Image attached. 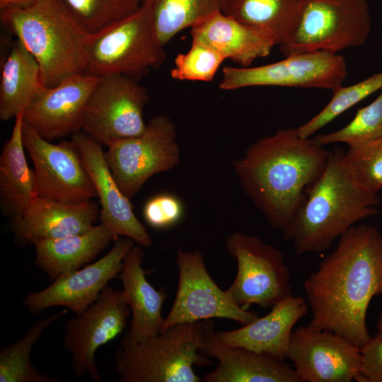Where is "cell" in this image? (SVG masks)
I'll return each instance as SVG.
<instances>
[{"label":"cell","mask_w":382,"mask_h":382,"mask_svg":"<svg viewBox=\"0 0 382 382\" xmlns=\"http://www.w3.org/2000/svg\"><path fill=\"white\" fill-rule=\"evenodd\" d=\"M309 324L333 332L360 349L371 336L366 314L382 297V235L372 225L353 226L303 283Z\"/></svg>","instance_id":"6da1fadb"},{"label":"cell","mask_w":382,"mask_h":382,"mask_svg":"<svg viewBox=\"0 0 382 382\" xmlns=\"http://www.w3.org/2000/svg\"><path fill=\"white\" fill-rule=\"evenodd\" d=\"M330 151L296 128L279 129L252 144L233 163L240 185L268 223L283 231L318 179Z\"/></svg>","instance_id":"7a4b0ae2"},{"label":"cell","mask_w":382,"mask_h":382,"mask_svg":"<svg viewBox=\"0 0 382 382\" xmlns=\"http://www.w3.org/2000/svg\"><path fill=\"white\" fill-rule=\"evenodd\" d=\"M343 154L340 149L330 151L322 174L282 231L296 255L326 251L357 222L378 212L377 195L359 185L347 168Z\"/></svg>","instance_id":"3957f363"},{"label":"cell","mask_w":382,"mask_h":382,"mask_svg":"<svg viewBox=\"0 0 382 382\" xmlns=\"http://www.w3.org/2000/svg\"><path fill=\"white\" fill-rule=\"evenodd\" d=\"M1 22L37 61L42 83L86 73L88 34L60 0H31L1 10Z\"/></svg>","instance_id":"277c9868"},{"label":"cell","mask_w":382,"mask_h":382,"mask_svg":"<svg viewBox=\"0 0 382 382\" xmlns=\"http://www.w3.org/2000/svg\"><path fill=\"white\" fill-rule=\"evenodd\" d=\"M209 358L199 352L196 322L178 323L141 341L125 334L115 370L120 382H199L193 368L211 364Z\"/></svg>","instance_id":"5b68a950"},{"label":"cell","mask_w":382,"mask_h":382,"mask_svg":"<svg viewBox=\"0 0 382 382\" xmlns=\"http://www.w3.org/2000/svg\"><path fill=\"white\" fill-rule=\"evenodd\" d=\"M371 21L367 0H303L297 23L279 45L285 56L358 47L368 40Z\"/></svg>","instance_id":"8992f818"},{"label":"cell","mask_w":382,"mask_h":382,"mask_svg":"<svg viewBox=\"0 0 382 382\" xmlns=\"http://www.w3.org/2000/svg\"><path fill=\"white\" fill-rule=\"evenodd\" d=\"M166 58L144 10L92 36L86 73L125 75L137 81L161 66Z\"/></svg>","instance_id":"52a82bcc"},{"label":"cell","mask_w":382,"mask_h":382,"mask_svg":"<svg viewBox=\"0 0 382 382\" xmlns=\"http://www.w3.org/2000/svg\"><path fill=\"white\" fill-rule=\"evenodd\" d=\"M176 126L165 115L152 117L141 134L112 141L104 152L123 194L131 199L152 175L171 170L180 160Z\"/></svg>","instance_id":"ba28073f"},{"label":"cell","mask_w":382,"mask_h":382,"mask_svg":"<svg viewBox=\"0 0 382 382\" xmlns=\"http://www.w3.org/2000/svg\"><path fill=\"white\" fill-rule=\"evenodd\" d=\"M226 245L237 262L236 275L226 290L236 304L272 308L292 296L290 271L278 248L240 231L231 234Z\"/></svg>","instance_id":"9c48e42d"},{"label":"cell","mask_w":382,"mask_h":382,"mask_svg":"<svg viewBox=\"0 0 382 382\" xmlns=\"http://www.w3.org/2000/svg\"><path fill=\"white\" fill-rule=\"evenodd\" d=\"M138 81L120 74L100 76L86 105L81 131L106 147L115 140L141 134L149 96Z\"/></svg>","instance_id":"30bf717a"},{"label":"cell","mask_w":382,"mask_h":382,"mask_svg":"<svg viewBox=\"0 0 382 382\" xmlns=\"http://www.w3.org/2000/svg\"><path fill=\"white\" fill-rule=\"evenodd\" d=\"M178 284L172 307L164 318L161 332L178 323L211 318H227L246 325L257 318L255 312L236 304L213 280L202 253L178 250L176 256Z\"/></svg>","instance_id":"8fae6325"},{"label":"cell","mask_w":382,"mask_h":382,"mask_svg":"<svg viewBox=\"0 0 382 382\" xmlns=\"http://www.w3.org/2000/svg\"><path fill=\"white\" fill-rule=\"evenodd\" d=\"M347 74V64L342 56L317 51L289 55L277 62L260 66H225L219 87L230 91L269 86L332 91L342 86Z\"/></svg>","instance_id":"7c38bea8"},{"label":"cell","mask_w":382,"mask_h":382,"mask_svg":"<svg viewBox=\"0 0 382 382\" xmlns=\"http://www.w3.org/2000/svg\"><path fill=\"white\" fill-rule=\"evenodd\" d=\"M130 315L123 290L107 284L83 313L67 321L62 347L71 355V369L76 377L88 374L93 381L100 382L96 352L124 331Z\"/></svg>","instance_id":"4fadbf2b"},{"label":"cell","mask_w":382,"mask_h":382,"mask_svg":"<svg viewBox=\"0 0 382 382\" xmlns=\"http://www.w3.org/2000/svg\"><path fill=\"white\" fill-rule=\"evenodd\" d=\"M23 140L34 165L37 197L69 204L97 197L81 154L71 141L52 144L24 123Z\"/></svg>","instance_id":"5bb4252c"},{"label":"cell","mask_w":382,"mask_h":382,"mask_svg":"<svg viewBox=\"0 0 382 382\" xmlns=\"http://www.w3.org/2000/svg\"><path fill=\"white\" fill-rule=\"evenodd\" d=\"M286 359L300 382L359 381L360 350L342 336L310 324L292 331Z\"/></svg>","instance_id":"9a60e30c"},{"label":"cell","mask_w":382,"mask_h":382,"mask_svg":"<svg viewBox=\"0 0 382 382\" xmlns=\"http://www.w3.org/2000/svg\"><path fill=\"white\" fill-rule=\"evenodd\" d=\"M134 245L129 238H118L111 250L98 260L59 277L40 291L29 293L22 303L32 314L53 306H64L76 315L83 313L108 282L118 277L123 260Z\"/></svg>","instance_id":"2e32d148"},{"label":"cell","mask_w":382,"mask_h":382,"mask_svg":"<svg viewBox=\"0 0 382 382\" xmlns=\"http://www.w3.org/2000/svg\"><path fill=\"white\" fill-rule=\"evenodd\" d=\"M100 77L81 73L53 87L41 84L23 110V123L50 141L81 131L86 105Z\"/></svg>","instance_id":"e0dca14e"},{"label":"cell","mask_w":382,"mask_h":382,"mask_svg":"<svg viewBox=\"0 0 382 382\" xmlns=\"http://www.w3.org/2000/svg\"><path fill=\"white\" fill-rule=\"evenodd\" d=\"M83 165L95 186L100 205L99 219L117 239L127 237L143 246L152 245L146 227L117 184L105 158L102 145L83 131L71 135Z\"/></svg>","instance_id":"ac0fdd59"},{"label":"cell","mask_w":382,"mask_h":382,"mask_svg":"<svg viewBox=\"0 0 382 382\" xmlns=\"http://www.w3.org/2000/svg\"><path fill=\"white\" fill-rule=\"evenodd\" d=\"M199 352L218 361L204 382H300L284 360L243 347H231L217 337L210 319L196 322Z\"/></svg>","instance_id":"d6986e66"},{"label":"cell","mask_w":382,"mask_h":382,"mask_svg":"<svg viewBox=\"0 0 382 382\" xmlns=\"http://www.w3.org/2000/svg\"><path fill=\"white\" fill-rule=\"evenodd\" d=\"M99 214L92 200L69 204L37 197L21 216L13 219L11 230L19 244L34 245L83 233L95 226Z\"/></svg>","instance_id":"ffe728a7"},{"label":"cell","mask_w":382,"mask_h":382,"mask_svg":"<svg viewBox=\"0 0 382 382\" xmlns=\"http://www.w3.org/2000/svg\"><path fill=\"white\" fill-rule=\"evenodd\" d=\"M308 308L306 299L292 295L272 306L267 315L238 329L216 334L228 346L243 347L284 360L294 326Z\"/></svg>","instance_id":"44dd1931"},{"label":"cell","mask_w":382,"mask_h":382,"mask_svg":"<svg viewBox=\"0 0 382 382\" xmlns=\"http://www.w3.org/2000/svg\"><path fill=\"white\" fill-rule=\"evenodd\" d=\"M192 41L204 43L226 59L248 67L255 59L270 54L277 45L266 31L245 25L217 11L190 28Z\"/></svg>","instance_id":"7402d4cb"},{"label":"cell","mask_w":382,"mask_h":382,"mask_svg":"<svg viewBox=\"0 0 382 382\" xmlns=\"http://www.w3.org/2000/svg\"><path fill=\"white\" fill-rule=\"evenodd\" d=\"M144 257L141 246L134 245L126 254L118 275L132 314L125 335L134 341L158 335L165 318L162 307L167 293L164 288L157 290L146 279L141 266Z\"/></svg>","instance_id":"603a6c76"},{"label":"cell","mask_w":382,"mask_h":382,"mask_svg":"<svg viewBox=\"0 0 382 382\" xmlns=\"http://www.w3.org/2000/svg\"><path fill=\"white\" fill-rule=\"evenodd\" d=\"M116 238L102 224L59 238L37 241L34 263L50 281L89 264Z\"/></svg>","instance_id":"cb8c5ba5"},{"label":"cell","mask_w":382,"mask_h":382,"mask_svg":"<svg viewBox=\"0 0 382 382\" xmlns=\"http://www.w3.org/2000/svg\"><path fill=\"white\" fill-rule=\"evenodd\" d=\"M23 113L15 118L0 156V203L13 219L21 216L37 197L34 170L28 166L23 140Z\"/></svg>","instance_id":"d4e9b609"},{"label":"cell","mask_w":382,"mask_h":382,"mask_svg":"<svg viewBox=\"0 0 382 382\" xmlns=\"http://www.w3.org/2000/svg\"><path fill=\"white\" fill-rule=\"evenodd\" d=\"M0 119H15L42 84L39 65L18 40L1 64Z\"/></svg>","instance_id":"484cf974"},{"label":"cell","mask_w":382,"mask_h":382,"mask_svg":"<svg viewBox=\"0 0 382 382\" xmlns=\"http://www.w3.org/2000/svg\"><path fill=\"white\" fill-rule=\"evenodd\" d=\"M303 0H224L221 12L251 27L268 33L277 45L291 36Z\"/></svg>","instance_id":"4316f807"},{"label":"cell","mask_w":382,"mask_h":382,"mask_svg":"<svg viewBox=\"0 0 382 382\" xmlns=\"http://www.w3.org/2000/svg\"><path fill=\"white\" fill-rule=\"evenodd\" d=\"M224 0H141L158 42L163 47L178 33L221 11Z\"/></svg>","instance_id":"83f0119b"},{"label":"cell","mask_w":382,"mask_h":382,"mask_svg":"<svg viewBox=\"0 0 382 382\" xmlns=\"http://www.w3.org/2000/svg\"><path fill=\"white\" fill-rule=\"evenodd\" d=\"M67 313L64 309L35 321L25 335L0 349V382H59V378L41 373L31 361V350L42 332Z\"/></svg>","instance_id":"f1b7e54d"},{"label":"cell","mask_w":382,"mask_h":382,"mask_svg":"<svg viewBox=\"0 0 382 382\" xmlns=\"http://www.w3.org/2000/svg\"><path fill=\"white\" fill-rule=\"evenodd\" d=\"M90 35L100 34L136 13L141 0H60Z\"/></svg>","instance_id":"f546056e"},{"label":"cell","mask_w":382,"mask_h":382,"mask_svg":"<svg viewBox=\"0 0 382 382\" xmlns=\"http://www.w3.org/2000/svg\"><path fill=\"white\" fill-rule=\"evenodd\" d=\"M382 89V71L351 86H342L332 91L329 103L317 115L297 127L299 135L310 138L342 113L374 92Z\"/></svg>","instance_id":"4dcf8cb0"},{"label":"cell","mask_w":382,"mask_h":382,"mask_svg":"<svg viewBox=\"0 0 382 382\" xmlns=\"http://www.w3.org/2000/svg\"><path fill=\"white\" fill-rule=\"evenodd\" d=\"M382 138V89L377 98L360 108L354 118L344 127L313 138L315 143L325 146L345 143L350 146L369 143Z\"/></svg>","instance_id":"1f68e13d"},{"label":"cell","mask_w":382,"mask_h":382,"mask_svg":"<svg viewBox=\"0 0 382 382\" xmlns=\"http://www.w3.org/2000/svg\"><path fill=\"white\" fill-rule=\"evenodd\" d=\"M343 160L352 176L366 192L377 195L382 190V138L348 146Z\"/></svg>","instance_id":"d6a6232c"},{"label":"cell","mask_w":382,"mask_h":382,"mask_svg":"<svg viewBox=\"0 0 382 382\" xmlns=\"http://www.w3.org/2000/svg\"><path fill=\"white\" fill-rule=\"evenodd\" d=\"M224 60L223 55L208 45L192 40L189 50L175 57L170 76L178 81L209 82Z\"/></svg>","instance_id":"836d02e7"},{"label":"cell","mask_w":382,"mask_h":382,"mask_svg":"<svg viewBox=\"0 0 382 382\" xmlns=\"http://www.w3.org/2000/svg\"><path fill=\"white\" fill-rule=\"evenodd\" d=\"M183 206L175 196L161 193L150 198L144 204L143 215L152 228L165 229L177 224L183 216Z\"/></svg>","instance_id":"e575fe53"},{"label":"cell","mask_w":382,"mask_h":382,"mask_svg":"<svg viewBox=\"0 0 382 382\" xmlns=\"http://www.w3.org/2000/svg\"><path fill=\"white\" fill-rule=\"evenodd\" d=\"M359 382H382V330H378L360 349Z\"/></svg>","instance_id":"d590c367"},{"label":"cell","mask_w":382,"mask_h":382,"mask_svg":"<svg viewBox=\"0 0 382 382\" xmlns=\"http://www.w3.org/2000/svg\"><path fill=\"white\" fill-rule=\"evenodd\" d=\"M31 0H0V9L8 7L22 5L29 2Z\"/></svg>","instance_id":"8d00e7d4"},{"label":"cell","mask_w":382,"mask_h":382,"mask_svg":"<svg viewBox=\"0 0 382 382\" xmlns=\"http://www.w3.org/2000/svg\"><path fill=\"white\" fill-rule=\"evenodd\" d=\"M381 214H382V197L381 199ZM377 327L380 330H382V316L380 317L379 320L377 322Z\"/></svg>","instance_id":"74e56055"}]
</instances>
